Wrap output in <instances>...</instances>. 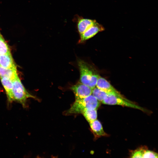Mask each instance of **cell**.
I'll list each match as a JSON object with an SVG mask.
<instances>
[{"label": "cell", "mask_w": 158, "mask_h": 158, "mask_svg": "<svg viewBox=\"0 0 158 158\" xmlns=\"http://www.w3.org/2000/svg\"><path fill=\"white\" fill-rule=\"evenodd\" d=\"M100 105V102L91 95L84 98L75 99L71 107L64 114L66 115L82 114L86 110L97 109Z\"/></svg>", "instance_id": "6da1fadb"}, {"label": "cell", "mask_w": 158, "mask_h": 158, "mask_svg": "<svg viewBox=\"0 0 158 158\" xmlns=\"http://www.w3.org/2000/svg\"><path fill=\"white\" fill-rule=\"evenodd\" d=\"M12 102L16 101L24 108L26 107V102L28 98L35 97L29 93L22 84L19 77L12 81Z\"/></svg>", "instance_id": "7a4b0ae2"}, {"label": "cell", "mask_w": 158, "mask_h": 158, "mask_svg": "<svg viewBox=\"0 0 158 158\" xmlns=\"http://www.w3.org/2000/svg\"><path fill=\"white\" fill-rule=\"evenodd\" d=\"M102 102L109 105H119L138 109L144 111L147 110L142 107L133 104L124 98L121 95L109 93L106 98Z\"/></svg>", "instance_id": "3957f363"}, {"label": "cell", "mask_w": 158, "mask_h": 158, "mask_svg": "<svg viewBox=\"0 0 158 158\" xmlns=\"http://www.w3.org/2000/svg\"><path fill=\"white\" fill-rule=\"evenodd\" d=\"M78 63L80 73L81 83L88 85L93 73L88 64L84 61L79 59Z\"/></svg>", "instance_id": "277c9868"}, {"label": "cell", "mask_w": 158, "mask_h": 158, "mask_svg": "<svg viewBox=\"0 0 158 158\" xmlns=\"http://www.w3.org/2000/svg\"><path fill=\"white\" fill-rule=\"evenodd\" d=\"M104 30L102 25L96 22L83 33L80 35L79 43H82L91 38L99 32Z\"/></svg>", "instance_id": "5b68a950"}, {"label": "cell", "mask_w": 158, "mask_h": 158, "mask_svg": "<svg viewBox=\"0 0 158 158\" xmlns=\"http://www.w3.org/2000/svg\"><path fill=\"white\" fill-rule=\"evenodd\" d=\"M71 89L75 94V99L84 98L92 94V89L82 83H78Z\"/></svg>", "instance_id": "8992f818"}, {"label": "cell", "mask_w": 158, "mask_h": 158, "mask_svg": "<svg viewBox=\"0 0 158 158\" xmlns=\"http://www.w3.org/2000/svg\"><path fill=\"white\" fill-rule=\"evenodd\" d=\"M73 20L76 23L77 29L80 35L96 22L95 20L85 18L78 15L75 16Z\"/></svg>", "instance_id": "52a82bcc"}, {"label": "cell", "mask_w": 158, "mask_h": 158, "mask_svg": "<svg viewBox=\"0 0 158 158\" xmlns=\"http://www.w3.org/2000/svg\"><path fill=\"white\" fill-rule=\"evenodd\" d=\"M96 87L108 94L120 95L107 81L100 76H99Z\"/></svg>", "instance_id": "ba28073f"}, {"label": "cell", "mask_w": 158, "mask_h": 158, "mask_svg": "<svg viewBox=\"0 0 158 158\" xmlns=\"http://www.w3.org/2000/svg\"><path fill=\"white\" fill-rule=\"evenodd\" d=\"M0 66L5 68L17 69L11 53L0 55Z\"/></svg>", "instance_id": "9c48e42d"}, {"label": "cell", "mask_w": 158, "mask_h": 158, "mask_svg": "<svg viewBox=\"0 0 158 158\" xmlns=\"http://www.w3.org/2000/svg\"><path fill=\"white\" fill-rule=\"evenodd\" d=\"M91 129L95 137L106 136L107 134L104 131L102 125L98 120L96 119L90 123Z\"/></svg>", "instance_id": "30bf717a"}, {"label": "cell", "mask_w": 158, "mask_h": 158, "mask_svg": "<svg viewBox=\"0 0 158 158\" xmlns=\"http://www.w3.org/2000/svg\"><path fill=\"white\" fill-rule=\"evenodd\" d=\"M2 84L5 90L8 102H12V90L13 87L12 81L6 77H0Z\"/></svg>", "instance_id": "8fae6325"}, {"label": "cell", "mask_w": 158, "mask_h": 158, "mask_svg": "<svg viewBox=\"0 0 158 158\" xmlns=\"http://www.w3.org/2000/svg\"><path fill=\"white\" fill-rule=\"evenodd\" d=\"M6 77L12 81L18 77L17 69L5 68L0 66V77Z\"/></svg>", "instance_id": "7c38bea8"}, {"label": "cell", "mask_w": 158, "mask_h": 158, "mask_svg": "<svg viewBox=\"0 0 158 158\" xmlns=\"http://www.w3.org/2000/svg\"><path fill=\"white\" fill-rule=\"evenodd\" d=\"M82 114L89 123L97 119V109L86 110Z\"/></svg>", "instance_id": "4fadbf2b"}, {"label": "cell", "mask_w": 158, "mask_h": 158, "mask_svg": "<svg viewBox=\"0 0 158 158\" xmlns=\"http://www.w3.org/2000/svg\"><path fill=\"white\" fill-rule=\"evenodd\" d=\"M108 94L96 87L92 89V95L100 102H102L106 98Z\"/></svg>", "instance_id": "5bb4252c"}, {"label": "cell", "mask_w": 158, "mask_h": 158, "mask_svg": "<svg viewBox=\"0 0 158 158\" xmlns=\"http://www.w3.org/2000/svg\"><path fill=\"white\" fill-rule=\"evenodd\" d=\"M10 53V50L7 44L0 34V55Z\"/></svg>", "instance_id": "9a60e30c"}, {"label": "cell", "mask_w": 158, "mask_h": 158, "mask_svg": "<svg viewBox=\"0 0 158 158\" xmlns=\"http://www.w3.org/2000/svg\"><path fill=\"white\" fill-rule=\"evenodd\" d=\"M145 149L143 148L138 149L133 151L131 153V158H143Z\"/></svg>", "instance_id": "2e32d148"}, {"label": "cell", "mask_w": 158, "mask_h": 158, "mask_svg": "<svg viewBox=\"0 0 158 158\" xmlns=\"http://www.w3.org/2000/svg\"><path fill=\"white\" fill-rule=\"evenodd\" d=\"M99 76L98 74H94L92 75L88 85L92 89L96 87Z\"/></svg>", "instance_id": "e0dca14e"}, {"label": "cell", "mask_w": 158, "mask_h": 158, "mask_svg": "<svg viewBox=\"0 0 158 158\" xmlns=\"http://www.w3.org/2000/svg\"><path fill=\"white\" fill-rule=\"evenodd\" d=\"M157 153L150 150H145L144 152L143 158H157Z\"/></svg>", "instance_id": "ac0fdd59"}, {"label": "cell", "mask_w": 158, "mask_h": 158, "mask_svg": "<svg viewBox=\"0 0 158 158\" xmlns=\"http://www.w3.org/2000/svg\"></svg>", "instance_id": "d6986e66"}]
</instances>
